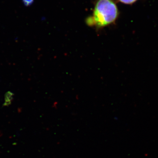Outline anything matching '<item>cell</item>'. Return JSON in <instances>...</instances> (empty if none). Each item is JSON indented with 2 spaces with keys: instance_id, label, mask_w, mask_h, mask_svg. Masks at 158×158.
Wrapping results in <instances>:
<instances>
[{
  "instance_id": "1",
  "label": "cell",
  "mask_w": 158,
  "mask_h": 158,
  "mask_svg": "<svg viewBox=\"0 0 158 158\" xmlns=\"http://www.w3.org/2000/svg\"><path fill=\"white\" fill-rule=\"evenodd\" d=\"M118 15V9L112 0H99L97 2L92 17L88 19L89 25L102 27L115 21Z\"/></svg>"
},
{
  "instance_id": "2",
  "label": "cell",
  "mask_w": 158,
  "mask_h": 158,
  "mask_svg": "<svg viewBox=\"0 0 158 158\" xmlns=\"http://www.w3.org/2000/svg\"><path fill=\"white\" fill-rule=\"evenodd\" d=\"M24 5L26 7L31 6L34 3V0H22Z\"/></svg>"
},
{
  "instance_id": "3",
  "label": "cell",
  "mask_w": 158,
  "mask_h": 158,
  "mask_svg": "<svg viewBox=\"0 0 158 158\" xmlns=\"http://www.w3.org/2000/svg\"><path fill=\"white\" fill-rule=\"evenodd\" d=\"M137 0H119L121 2L124 3V4H131L132 3L135 2Z\"/></svg>"
}]
</instances>
